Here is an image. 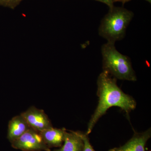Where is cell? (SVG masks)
<instances>
[{
    "instance_id": "obj_11",
    "label": "cell",
    "mask_w": 151,
    "mask_h": 151,
    "mask_svg": "<svg viewBox=\"0 0 151 151\" xmlns=\"http://www.w3.org/2000/svg\"><path fill=\"white\" fill-rule=\"evenodd\" d=\"M23 0H0V6L14 9Z\"/></svg>"
},
{
    "instance_id": "obj_12",
    "label": "cell",
    "mask_w": 151,
    "mask_h": 151,
    "mask_svg": "<svg viewBox=\"0 0 151 151\" xmlns=\"http://www.w3.org/2000/svg\"><path fill=\"white\" fill-rule=\"evenodd\" d=\"M95 1H98L104 3V4L108 5L110 7V8H111L113 7L114 3L116 1H118L119 0H95Z\"/></svg>"
},
{
    "instance_id": "obj_10",
    "label": "cell",
    "mask_w": 151,
    "mask_h": 151,
    "mask_svg": "<svg viewBox=\"0 0 151 151\" xmlns=\"http://www.w3.org/2000/svg\"><path fill=\"white\" fill-rule=\"evenodd\" d=\"M78 134L82 138L84 142V147L83 151H96L93 148V147L90 143L88 135L86 133L78 131Z\"/></svg>"
},
{
    "instance_id": "obj_4",
    "label": "cell",
    "mask_w": 151,
    "mask_h": 151,
    "mask_svg": "<svg viewBox=\"0 0 151 151\" xmlns=\"http://www.w3.org/2000/svg\"><path fill=\"white\" fill-rule=\"evenodd\" d=\"M11 143L14 149L22 151H50L39 132L31 128Z\"/></svg>"
},
{
    "instance_id": "obj_13",
    "label": "cell",
    "mask_w": 151,
    "mask_h": 151,
    "mask_svg": "<svg viewBox=\"0 0 151 151\" xmlns=\"http://www.w3.org/2000/svg\"><path fill=\"white\" fill-rule=\"evenodd\" d=\"M129 1L130 0H121V1H122V3H125ZM147 1H149V2H150L151 0H147Z\"/></svg>"
},
{
    "instance_id": "obj_7",
    "label": "cell",
    "mask_w": 151,
    "mask_h": 151,
    "mask_svg": "<svg viewBox=\"0 0 151 151\" xmlns=\"http://www.w3.org/2000/svg\"><path fill=\"white\" fill-rule=\"evenodd\" d=\"M30 129L25 119L21 114L14 116L9 123L8 139L12 143Z\"/></svg>"
},
{
    "instance_id": "obj_2",
    "label": "cell",
    "mask_w": 151,
    "mask_h": 151,
    "mask_svg": "<svg viewBox=\"0 0 151 151\" xmlns=\"http://www.w3.org/2000/svg\"><path fill=\"white\" fill-rule=\"evenodd\" d=\"M115 44L107 42L102 46L103 71L116 79L137 81V76L130 58L119 52Z\"/></svg>"
},
{
    "instance_id": "obj_14",
    "label": "cell",
    "mask_w": 151,
    "mask_h": 151,
    "mask_svg": "<svg viewBox=\"0 0 151 151\" xmlns=\"http://www.w3.org/2000/svg\"><path fill=\"white\" fill-rule=\"evenodd\" d=\"M121 0H119V1H121Z\"/></svg>"
},
{
    "instance_id": "obj_1",
    "label": "cell",
    "mask_w": 151,
    "mask_h": 151,
    "mask_svg": "<svg viewBox=\"0 0 151 151\" xmlns=\"http://www.w3.org/2000/svg\"><path fill=\"white\" fill-rule=\"evenodd\" d=\"M97 86L98 103L88 123L86 133L88 135L92 132L98 120L109 108L119 107L129 115L137 106L135 99L131 95L124 93L117 85V79L107 72L103 71L100 73L97 78Z\"/></svg>"
},
{
    "instance_id": "obj_9",
    "label": "cell",
    "mask_w": 151,
    "mask_h": 151,
    "mask_svg": "<svg viewBox=\"0 0 151 151\" xmlns=\"http://www.w3.org/2000/svg\"><path fill=\"white\" fill-rule=\"evenodd\" d=\"M84 144L78 132L65 131L63 144L53 151H83Z\"/></svg>"
},
{
    "instance_id": "obj_5",
    "label": "cell",
    "mask_w": 151,
    "mask_h": 151,
    "mask_svg": "<svg viewBox=\"0 0 151 151\" xmlns=\"http://www.w3.org/2000/svg\"><path fill=\"white\" fill-rule=\"evenodd\" d=\"M21 115L25 119L31 129L39 133L53 127L44 111L35 106L29 107Z\"/></svg>"
},
{
    "instance_id": "obj_8",
    "label": "cell",
    "mask_w": 151,
    "mask_h": 151,
    "mask_svg": "<svg viewBox=\"0 0 151 151\" xmlns=\"http://www.w3.org/2000/svg\"><path fill=\"white\" fill-rule=\"evenodd\" d=\"M65 129H60L53 127L40 132L44 142L49 148H59L64 140Z\"/></svg>"
},
{
    "instance_id": "obj_6",
    "label": "cell",
    "mask_w": 151,
    "mask_h": 151,
    "mask_svg": "<svg viewBox=\"0 0 151 151\" xmlns=\"http://www.w3.org/2000/svg\"><path fill=\"white\" fill-rule=\"evenodd\" d=\"M151 137V128L140 133L135 132L124 145L113 148L108 151H145L146 144Z\"/></svg>"
},
{
    "instance_id": "obj_3",
    "label": "cell",
    "mask_w": 151,
    "mask_h": 151,
    "mask_svg": "<svg viewBox=\"0 0 151 151\" xmlns=\"http://www.w3.org/2000/svg\"><path fill=\"white\" fill-rule=\"evenodd\" d=\"M133 17V13L127 9L114 6L110 8L100 23L99 35L111 43L122 40Z\"/></svg>"
}]
</instances>
